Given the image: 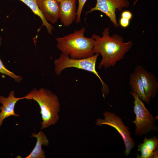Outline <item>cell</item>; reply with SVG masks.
Returning a JSON list of instances; mask_svg holds the SVG:
<instances>
[{"label": "cell", "mask_w": 158, "mask_h": 158, "mask_svg": "<svg viewBox=\"0 0 158 158\" xmlns=\"http://www.w3.org/2000/svg\"><path fill=\"white\" fill-rule=\"evenodd\" d=\"M109 30V28L104 29L102 37L95 34L92 36L94 39L93 53L100 54L102 57L98 68L99 69L114 67L117 62L124 58L133 45L131 41L124 42L119 36H110Z\"/></svg>", "instance_id": "cell-1"}, {"label": "cell", "mask_w": 158, "mask_h": 158, "mask_svg": "<svg viewBox=\"0 0 158 158\" xmlns=\"http://www.w3.org/2000/svg\"><path fill=\"white\" fill-rule=\"evenodd\" d=\"M85 30L83 27L72 33L56 38L57 48L61 53L73 59L85 58L93 55L94 39L92 37H85Z\"/></svg>", "instance_id": "cell-2"}, {"label": "cell", "mask_w": 158, "mask_h": 158, "mask_svg": "<svg viewBox=\"0 0 158 158\" xmlns=\"http://www.w3.org/2000/svg\"><path fill=\"white\" fill-rule=\"evenodd\" d=\"M25 99H33L38 104L42 121V129L55 124L59 120L60 104L57 96L51 91L43 88H34L25 96Z\"/></svg>", "instance_id": "cell-3"}, {"label": "cell", "mask_w": 158, "mask_h": 158, "mask_svg": "<svg viewBox=\"0 0 158 158\" xmlns=\"http://www.w3.org/2000/svg\"><path fill=\"white\" fill-rule=\"evenodd\" d=\"M99 54L96 53L87 58L75 59L71 58L69 56L61 53L59 57L55 60L54 61L55 73L56 75H59L64 69L72 67L93 73L98 78L101 83L102 95L104 98L105 95L109 93V89L108 85L104 82L96 69V63Z\"/></svg>", "instance_id": "cell-4"}, {"label": "cell", "mask_w": 158, "mask_h": 158, "mask_svg": "<svg viewBox=\"0 0 158 158\" xmlns=\"http://www.w3.org/2000/svg\"><path fill=\"white\" fill-rule=\"evenodd\" d=\"M134 99L133 111L135 114V131L136 136L146 135L151 131H157L158 129L154 123L158 119V115L154 117L147 109L143 101L135 93L129 92Z\"/></svg>", "instance_id": "cell-5"}, {"label": "cell", "mask_w": 158, "mask_h": 158, "mask_svg": "<svg viewBox=\"0 0 158 158\" xmlns=\"http://www.w3.org/2000/svg\"><path fill=\"white\" fill-rule=\"evenodd\" d=\"M103 115L104 118L97 119L95 124L99 126L107 125L115 128L123 139L125 147L124 153L128 156L135 146V142L131 136V133L129 131V128L125 125L120 117L113 112L105 111Z\"/></svg>", "instance_id": "cell-6"}, {"label": "cell", "mask_w": 158, "mask_h": 158, "mask_svg": "<svg viewBox=\"0 0 158 158\" xmlns=\"http://www.w3.org/2000/svg\"><path fill=\"white\" fill-rule=\"evenodd\" d=\"M95 6L91 8L86 13L95 11H99L104 13L110 18L114 26L116 27L119 25L116 21V11H121L128 6V3L125 0H96Z\"/></svg>", "instance_id": "cell-7"}, {"label": "cell", "mask_w": 158, "mask_h": 158, "mask_svg": "<svg viewBox=\"0 0 158 158\" xmlns=\"http://www.w3.org/2000/svg\"><path fill=\"white\" fill-rule=\"evenodd\" d=\"M134 71L139 75L147 95L151 99L155 97L158 90V82L156 76L140 65L135 67Z\"/></svg>", "instance_id": "cell-8"}, {"label": "cell", "mask_w": 158, "mask_h": 158, "mask_svg": "<svg viewBox=\"0 0 158 158\" xmlns=\"http://www.w3.org/2000/svg\"><path fill=\"white\" fill-rule=\"evenodd\" d=\"M14 95V92L11 91L7 97L0 96V103L2 104L0 106V127L6 118L11 116L17 117L20 116V115L15 113L14 107L17 102L20 100L25 99L24 97H16Z\"/></svg>", "instance_id": "cell-9"}, {"label": "cell", "mask_w": 158, "mask_h": 158, "mask_svg": "<svg viewBox=\"0 0 158 158\" xmlns=\"http://www.w3.org/2000/svg\"><path fill=\"white\" fill-rule=\"evenodd\" d=\"M76 0H61L59 2V18L63 24L69 26L76 18Z\"/></svg>", "instance_id": "cell-10"}, {"label": "cell", "mask_w": 158, "mask_h": 158, "mask_svg": "<svg viewBox=\"0 0 158 158\" xmlns=\"http://www.w3.org/2000/svg\"><path fill=\"white\" fill-rule=\"evenodd\" d=\"M38 7L48 22L53 24L59 18V3L55 0H37Z\"/></svg>", "instance_id": "cell-11"}, {"label": "cell", "mask_w": 158, "mask_h": 158, "mask_svg": "<svg viewBox=\"0 0 158 158\" xmlns=\"http://www.w3.org/2000/svg\"><path fill=\"white\" fill-rule=\"evenodd\" d=\"M158 139L155 136L147 138L145 137L142 143L138 146V151L141 155L137 154L138 158H157Z\"/></svg>", "instance_id": "cell-12"}, {"label": "cell", "mask_w": 158, "mask_h": 158, "mask_svg": "<svg viewBox=\"0 0 158 158\" xmlns=\"http://www.w3.org/2000/svg\"><path fill=\"white\" fill-rule=\"evenodd\" d=\"M31 137L36 138L37 140L35 146L30 154L25 158H44L45 154L44 151L42 149L43 145L47 146L49 142L45 133L41 130L38 133H32Z\"/></svg>", "instance_id": "cell-13"}, {"label": "cell", "mask_w": 158, "mask_h": 158, "mask_svg": "<svg viewBox=\"0 0 158 158\" xmlns=\"http://www.w3.org/2000/svg\"><path fill=\"white\" fill-rule=\"evenodd\" d=\"M130 85L131 92L135 93L139 98L147 104H150L151 98L146 94L139 75L134 71L130 75Z\"/></svg>", "instance_id": "cell-14"}, {"label": "cell", "mask_w": 158, "mask_h": 158, "mask_svg": "<svg viewBox=\"0 0 158 158\" xmlns=\"http://www.w3.org/2000/svg\"><path fill=\"white\" fill-rule=\"evenodd\" d=\"M18 0L25 4L35 14L39 17L42 21V25L46 27L49 33L52 34V31L54 28L51 24L46 20L40 10L37 4V0Z\"/></svg>", "instance_id": "cell-15"}, {"label": "cell", "mask_w": 158, "mask_h": 158, "mask_svg": "<svg viewBox=\"0 0 158 158\" xmlns=\"http://www.w3.org/2000/svg\"><path fill=\"white\" fill-rule=\"evenodd\" d=\"M2 38L0 35V46L1 44ZM0 73L5 74L13 78L17 82H19L22 79V78L20 76L16 75L13 72L7 69L3 64L0 59Z\"/></svg>", "instance_id": "cell-16"}, {"label": "cell", "mask_w": 158, "mask_h": 158, "mask_svg": "<svg viewBox=\"0 0 158 158\" xmlns=\"http://www.w3.org/2000/svg\"><path fill=\"white\" fill-rule=\"evenodd\" d=\"M87 0H78V5L76 11V22L77 23H79L80 22L82 11Z\"/></svg>", "instance_id": "cell-17"}, {"label": "cell", "mask_w": 158, "mask_h": 158, "mask_svg": "<svg viewBox=\"0 0 158 158\" xmlns=\"http://www.w3.org/2000/svg\"><path fill=\"white\" fill-rule=\"evenodd\" d=\"M130 20L127 18L121 17L120 20V24L122 27H127L129 24Z\"/></svg>", "instance_id": "cell-18"}, {"label": "cell", "mask_w": 158, "mask_h": 158, "mask_svg": "<svg viewBox=\"0 0 158 158\" xmlns=\"http://www.w3.org/2000/svg\"><path fill=\"white\" fill-rule=\"evenodd\" d=\"M132 17V15L130 12L128 11H125L123 12L121 14V17L126 18L130 20Z\"/></svg>", "instance_id": "cell-19"}, {"label": "cell", "mask_w": 158, "mask_h": 158, "mask_svg": "<svg viewBox=\"0 0 158 158\" xmlns=\"http://www.w3.org/2000/svg\"><path fill=\"white\" fill-rule=\"evenodd\" d=\"M58 2L59 3L61 0H55Z\"/></svg>", "instance_id": "cell-20"}]
</instances>
